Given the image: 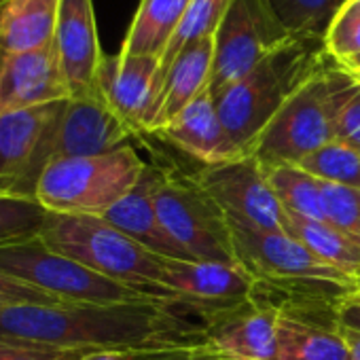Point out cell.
I'll return each mask as SVG.
<instances>
[{"mask_svg": "<svg viewBox=\"0 0 360 360\" xmlns=\"http://www.w3.org/2000/svg\"><path fill=\"white\" fill-rule=\"evenodd\" d=\"M352 299L360 303V280H356V292H354V297H352Z\"/></svg>", "mask_w": 360, "mask_h": 360, "instance_id": "obj_39", "label": "cell"}, {"mask_svg": "<svg viewBox=\"0 0 360 360\" xmlns=\"http://www.w3.org/2000/svg\"><path fill=\"white\" fill-rule=\"evenodd\" d=\"M191 0H140V7L121 45L125 56L159 58L167 49Z\"/></svg>", "mask_w": 360, "mask_h": 360, "instance_id": "obj_23", "label": "cell"}, {"mask_svg": "<svg viewBox=\"0 0 360 360\" xmlns=\"http://www.w3.org/2000/svg\"><path fill=\"white\" fill-rule=\"evenodd\" d=\"M195 176L229 221L263 231L290 233L288 214L269 185L263 163L255 155L204 165Z\"/></svg>", "mask_w": 360, "mask_h": 360, "instance_id": "obj_11", "label": "cell"}, {"mask_svg": "<svg viewBox=\"0 0 360 360\" xmlns=\"http://www.w3.org/2000/svg\"><path fill=\"white\" fill-rule=\"evenodd\" d=\"M333 64L324 39L295 37L257 64L242 81L225 89L214 102L236 146L248 155L280 108L307 81Z\"/></svg>", "mask_w": 360, "mask_h": 360, "instance_id": "obj_2", "label": "cell"}, {"mask_svg": "<svg viewBox=\"0 0 360 360\" xmlns=\"http://www.w3.org/2000/svg\"><path fill=\"white\" fill-rule=\"evenodd\" d=\"M153 202L165 231L193 261L238 265L229 219L198 176L163 174Z\"/></svg>", "mask_w": 360, "mask_h": 360, "instance_id": "obj_8", "label": "cell"}, {"mask_svg": "<svg viewBox=\"0 0 360 360\" xmlns=\"http://www.w3.org/2000/svg\"><path fill=\"white\" fill-rule=\"evenodd\" d=\"M297 165L322 183L360 189V150L341 140L320 146Z\"/></svg>", "mask_w": 360, "mask_h": 360, "instance_id": "obj_28", "label": "cell"}, {"mask_svg": "<svg viewBox=\"0 0 360 360\" xmlns=\"http://www.w3.org/2000/svg\"><path fill=\"white\" fill-rule=\"evenodd\" d=\"M41 240L56 252L167 303L180 297L163 288L161 257L153 255L102 217L47 212Z\"/></svg>", "mask_w": 360, "mask_h": 360, "instance_id": "obj_3", "label": "cell"}, {"mask_svg": "<svg viewBox=\"0 0 360 360\" xmlns=\"http://www.w3.org/2000/svg\"><path fill=\"white\" fill-rule=\"evenodd\" d=\"M131 136L136 134L110 110L100 94L68 98L49 123L32 159L26 178V198L37 200V183L49 163L68 157L102 155L129 144Z\"/></svg>", "mask_w": 360, "mask_h": 360, "instance_id": "obj_9", "label": "cell"}, {"mask_svg": "<svg viewBox=\"0 0 360 360\" xmlns=\"http://www.w3.org/2000/svg\"><path fill=\"white\" fill-rule=\"evenodd\" d=\"M64 102L0 115V195L28 200V169L49 123L58 117Z\"/></svg>", "mask_w": 360, "mask_h": 360, "instance_id": "obj_17", "label": "cell"}, {"mask_svg": "<svg viewBox=\"0 0 360 360\" xmlns=\"http://www.w3.org/2000/svg\"><path fill=\"white\" fill-rule=\"evenodd\" d=\"M288 214V231L301 244H305L320 261L333 269L345 274L352 280H360V244L343 231L335 229L326 221H316L299 214Z\"/></svg>", "mask_w": 360, "mask_h": 360, "instance_id": "obj_24", "label": "cell"}, {"mask_svg": "<svg viewBox=\"0 0 360 360\" xmlns=\"http://www.w3.org/2000/svg\"><path fill=\"white\" fill-rule=\"evenodd\" d=\"M354 79H356V81L360 83V72H358V75H354Z\"/></svg>", "mask_w": 360, "mask_h": 360, "instance_id": "obj_42", "label": "cell"}, {"mask_svg": "<svg viewBox=\"0 0 360 360\" xmlns=\"http://www.w3.org/2000/svg\"><path fill=\"white\" fill-rule=\"evenodd\" d=\"M94 349H68L0 333V360H81Z\"/></svg>", "mask_w": 360, "mask_h": 360, "instance_id": "obj_32", "label": "cell"}, {"mask_svg": "<svg viewBox=\"0 0 360 360\" xmlns=\"http://www.w3.org/2000/svg\"><path fill=\"white\" fill-rule=\"evenodd\" d=\"M335 140H341V142L360 150V87L343 104V108L337 117Z\"/></svg>", "mask_w": 360, "mask_h": 360, "instance_id": "obj_35", "label": "cell"}, {"mask_svg": "<svg viewBox=\"0 0 360 360\" xmlns=\"http://www.w3.org/2000/svg\"><path fill=\"white\" fill-rule=\"evenodd\" d=\"M229 227L238 265L252 278V290L286 292L356 284V280L320 261L290 233L263 231L238 221H229Z\"/></svg>", "mask_w": 360, "mask_h": 360, "instance_id": "obj_7", "label": "cell"}, {"mask_svg": "<svg viewBox=\"0 0 360 360\" xmlns=\"http://www.w3.org/2000/svg\"><path fill=\"white\" fill-rule=\"evenodd\" d=\"M324 221L360 244V189L320 180Z\"/></svg>", "mask_w": 360, "mask_h": 360, "instance_id": "obj_30", "label": "cell"}, {"mask_svg": "<svg viewBox=\"0 0 360 360\" xmlns=\"http://www.w3.org/2000/svg\"><path fill=\"white\" fill-rule=\"evenodd\" d=\"M180 303H15L0 311V333L68 349L142 352L206 339V326L178 311Z\"/></svg>", "mask_w": 360, "mask_h": 360, "instance_id": "obj_1", "label": "cell"}, {"mask_svg": "<svg viewBox=\"0 0 360 360\" xmlns=\"http://www.w3.org/2000/svg\"><path fill=\"white\" fill-rule=\"evenodd\" d=\"M278 360H349L341 324L280 314Z\"/></svg>", "mask_w": 360, "mask_h": 360, "instance_id": "obj_22", "label": "cell"}, {"mask_svg": "<svg viewBox=\"0 0 360 360\" xmlns=\"http://www.w3.org/2000/svg\"><path fill=\"white\" fill-rule=\"evenodd\" d=\"M58 13L60 0H0V70L11 58L49 47Z\"/></svg>", "mask_w": 360, "mask_h": 360, "instance_id": "obj_21", "label": "cell"}, {"mask_svg": "<svg viewBox=\"0 0 360 360\" xmlns=\"http://www.w3.org/2000/svg\"><path fill=\"white\" fill-rule=\"evenodd\" d=\"M131 360H238L223 349H219L208 339L167 343L142 352H131Z\"/></svg>", "mask_w": 360, "mask_h": 360, "instance_id": "obj_33", "label": "cell"}, {"mask_svg": "<svg viewBox=\"0 0 360 360\" xmlns=\"http://www.w3.org/2000/svg\"><path fill=\"white\" fill-rule=\"evenodd\" d=\"M7 305H15V303H9V301H5V299H0V311H3Z\"/></svg>", "mask_w": 360, "mask_h": 360, "instance_id": "obj_41", "label": "cell"}, {"mask_svg": "<svg viewBox=\"0 0 360 360\" xmlns=\"http://www.w3.org/2000/svg\"><path fill=\"white\" fill-rule=\"evenodd\" d=\"M341 335L347 343V352H349V360H360V333L341 326Z\"/></svg>", "mask_w": 360, "mask_h": 360, "instance_id": "obj_38", "label": "cell"}, {"mask_svg": "<svg viewBox=\"0 0 360 360\" xmlns=\"http://www.w3.org/2000/svg\"><path fill=\"white\" fill-rule=\"evenodd\" d=\"M0 299H5L9 303H32V305H64L66 303V301H62L41 288L24 284L3 271H0Z\"/></svg>", "mask_w": 360, "mask_h": 360, "instance_id": "obj_34", "label": "cell"}, {"mask_svg": "<svg viewBox=\"0 0 360 360\" xmlns=\"http://www.w3.org/2000/svg\"><path fill=\"white\" fill-rule=\"evenodd\" d=\"M159 136L169 140L174 146L191 155L193 159L202 161L204 165H217L244 157V153L227 134L210 91L193 100L172 123H167L159 131Z\"/></svg>", "mask_w": 360, "mask_h": 360, "instance_id": "obj_19", "label": "cell"}, {"mask_svg": "<svg viewBox=\"0 0 360 360\" xmlns=\"http://www.w3.org/2000/svg\"><path fill=\"white\" fill-rule=\"evenodd\" d=\"M229 5H231V0H191V3H189L183 22H180L176 34L172 37L167 49L163 51V56L159 60V68H157V77H155V98H153L150 110H148L146 121H144V134H146V125H148L153 106H155V102H157V98L161 94V87L165 83V77H167L172 64L189 45L217 34Z\"/></svg>", "mask_w": 360, "mask_h": 360, "instance_id": "obj_25", "label": "cell"}, {"mask_svg": "<svg viewBox=\"0 0 360 360\" xmlns=\"http://www.w3.org/2000/svg\"><path fill=\"white\" fill-rule=\"evenodd\" d=\"M0 271L66 303L110 305L161 301L51 250L41 236L0 244Z\"/></svg>", "mask_w": 360, "mask_h": 360, "instance_id": "obj_6", "label": "cell"}, {"mask_svg": "<svg viewBox=\"0 0 360 360\" xmlns=\"http://www.w3.org/2000/svg\"><path fill=\"white\" fill-rule=\"evenodd\" d=\"M278 320L274 307L252 299L202 316L206 339L238 360H278Z\"/></svg>", "mask_w": 360, "mask_h": 360, "instance_id": "obj_14", "label": "cell"}, {"mask_svg": "<svg viewBox=\"0 0 360 360\" xmlns=\"http://www.w3.org/2000/svg\"><path fill=\"white\" fill-rule=\"evenodd\" d=\"M290 37L267 0H231L214 34V68L210 94L217 100L225 89L242 81L257 64L288 43Z\"/></svg>", "mask_w": 360, "mask_h": 360, "instance_id": "obj_10", "label": "cell"}, {"mask_svg": "<svg viewBox=\"0 0 360 360\" xmlns=\"http://www.w3.org/2000/svg\"><path fill=\"white\" fill-rule=\"evenodd\" d=\"M81 360H131V352H119V349H94V352H87Z\"/></svg>", "mask_w": 360, "mask_h": 360, "instance_id": "obj_37", "label": "cell"}, {"mask_svg": "<svg viewBox=\"0 0 360 360\" xmlns=\"http://www.w3.org/2000/svg\"><path fill=\"white\" fill-rule=\"evenodd\" d=\"M360 83L337 64L307 81L259 134L248 155L263 165L299 163L335 140V125L343 104Z\"/></svg>", "mask_w": 360, "mask_h": 360, "instance_id": "obj_4", "label": "cell"}, {"mask_svg": "<svg viewBox=\"0 0 360 360\" xmlns=\"http://www.w3.org/2000/svg\"><path fill=\"white\" fill-rule=\"evenodd\" d=\"M161 284L180 297V303L204 316L250 299L252 278L240 265L161 257Z\"/></svg>", "mask_w": 360, "mask_h": 360, "instance_id": "obj_12", "label": "cell"}, {"mask_svg": "<svg viewBox=\"0 0 360 360\" xmlns=\"http://www.w3.org/2000/svg\"><path fill=\"white\" fill-rule=\"evenodd\" d=\"M347 7H352V9L360 11V0H349V3H347Z\"/></svg>", "mask_w": 360, "mask_h": 360, "instance_id": "obj_40", "label": "cell"}, {"mask_svg": "<svg viewBox=\"0 0 360 360\" xmlns=\"http://www.w3.org/2000/svg\"><path fill=\"white\" fill-rule=\"evenodd\" d=\"M53 45L60 53L70 98L98 94V70L104 60L94 0H60Z\"/></svg>", "mask_w": 360, "mask_h": 360, "instance_id": "obj_13", "label": "cell"}, {"mask_svg": "<svg viewBox=\"0 0 360 360\" xmlns=\"http://www.w3.org/2000/svg\"><path fill=\"white\" fill-rule=\"evenodd\" d=\"M70 98L56 45L11 58L0 70V115Z\"/></svg>", "mask_w": 360, "mask_h": 360, "instance_id": "obj_15", "label": "cell"}, {"mask_svg": "<svg viewBox=\"0 0 360 360\" xmlns=\"http://www.w3.org/2000/svg\"><path fill=\"white\" fill-rule=\"evenodd\" d=\"M324 45L335 64L352 77L360 72V11L343 7L330 24Z\"/></svg>", "mask_w": 360, "mask_h": 360, "instance_id": "obj_29", "label": "cell"}, {"mask_svg": "<svg viewBox=\"0 0 360 360\" xmlns=\"http://www.w3.org/2000/svg\"><path fill=\"white\" fill-rule=\"evenodd\" d=\"M263 167L278 202L286 212L324 221L318 178L307 174L297 163H276Z\"/></svg>", "mask_w": 360, "mask_h": 360, "instance_id": "obj_26", "label": "cell"}, {"mask_svg": "<svg viewBox=\"0 0 360 360\" xmlns=\"http://www.w3.org/2000/svg\"><path fill=\"white\" fill-rule=\"evenodd\" d=\"M339 324L360 333V303L352 297L339 307Z\"/></svg>", "mask_w": 360, "mask_h": 360, "instance_id": "obj_36", "label": "cell"}, {"mask_svg": "<svg viewBox=\"0 0 360 360\" xmlns=\"http://www.w3.org/2000/svg\"><path fill=\"white\" fill-rule=\"evenodd\" d=\"M159 58L148 56H106L98 70V94L110 110L138 136L155 98V77Z\"/></svg>", "mask_w": 360, "mask_h": 360, "instance_id": "obj_16", "label": "cell"}, {"mask_svg": "<svg viewBox=\"0 0 360 360\" xmlns=\"http://www.w3.org/2000/svg\"><path fill=\"white\" fill-rule=\"evenodd\" d=\"M349 0H267L269 9L290 37L324 39Z\"/></svg>", "mask_w": 360, "mask_h": 360, "instance_id": "obj_27", "label": "cell"}, {"mask_svg": "<svg viewBox=\"0 0 360 360\" xmlns=\"http://www.w3.org/2000/svg\"><path fill=\"white\" fill-rule=\"evenodd\" d=\"M146 163L131 144L121 148L68 157L45 167L37 183V202L56 214L104 217L142 178Z\"/></svg>", "mask_w": 360, "mask_h": 360, "instance_id": "obj_5", "label": "cell"}, {"mask_svg": "<svg viewBox=\"0 0 360 360\" xmlns=\"http://www.w3.org/2000/svg\"><path fill=\"white\" fill-rule=\"evenodd\" d=\"M161 178H163L161 169L146 165L138 185L119 204H115L102 219H106L110 225L121 229L125 236L136 240L153 255L193 261V257L165 231V227L157 217L153 195L161 183Z\"/></svg>", "mask_w": 360, "mask_h": 360, "instance_id": "obj_18", "label": "cell"}, {"mask_svg": "<svg viewBox=\"0 0 360 360\" xmlns=\"http://www.w3.org/2000/svg\"><path fill=\"white\" fill-rule=\"evenodd\" d=\"M45 217L47 210L37 200L0 195V244L39 236Z\"/></svg>", "mask_w": 360, "mask_h": 360, "instance_id": "obj_31", "label": "cell"}, {"mask_svg": "<svg viewBox=\"0 0 360 360\" xmlns=\"http://www.w3.org/2000/svg\"><path fill=\"white\" fill-rule=\"evenodd\" d=\"M214 68V37L189 45L172 64L161 94L153 106L146 134H159L193 100L210 91Z\"/></svg>", "mask_w": 360, "mask_h": 360, "instance_id": "obj_20", "label": "cell"}]
</instances>
